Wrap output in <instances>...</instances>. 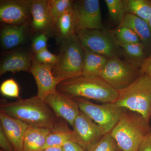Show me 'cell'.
<instances>
[{
	"instance_id": "f1b7e54d",
	"label": "cell",
	"mask_w": 151,
	"mask_h": 151,
	"mask_svg": "<svg viewBox=\"0 0 151 151\" xmlns=\"http://www.w3.org/2000/svg\"><path fill=\"white\" fill-rule=\"evenodd\" d=\"M0 91L2 95L6 97L18 98L19 96L18 84L13 78L4 81L0 86Z\"/></svg>"
},
{
	"instance_id": "e0dca14e",
	"label": "cell",
	"mask_w": 151,
	"mask_h": 151,
	"mask_svg": "<svg viewBox=\"0 0 151 151\" xmlns=\"http://www.w3.org/2000/svg\"><path fill=\"white\" fill-rule=\"evenodd\" d=\"M119 26L132 29L139 38L144 47L151 46V30L146 21L132 14H127Z\"/></svg>"
},
{
	"instance_id": "8992f818",
	"label": "cell",
	"mask_w": 151,
	"mask_h": 151,
	"mask_svg": "<svg viewBox=\"0 0 151 151\" xmlns=\"http://www.w3.org/2000/svg\"><path fill=\"white\" fill-rule=\"evenodd\" d=\"M141 75L140 68L116 55L108 58L100 77L116 90L129 86Z\"/></svg>"
},
{
	"instance_id": "74e56055",
	"label": "cell",
	"mask_w": 151,
	"mask_h": 151,
	"mask_svg": "<svg viewBox=\"0 0 151 151\" xmlns=\"http://www.w3.org/2000/svg\"><path fill=\"white\" fill-rule=\"evenodd\" d=\"M150 118H151V106L150 109Z\"/></svg>"
},
{
	"instance_id": "f35d334b",
	"label": "cell",
	"mask_w": 151,
	"mask_h": 151,
	"mask_svg": "<svg viewBox=\"0 0 151 151\" xmlns=\"http://www.w3.org/2000/svg\"><path fill=\"white\" fill-rule=\"evenodd\" d=\"M0 151H3V150H1Z\"/></svg>"
},
{
	"instance_id": "4dcf8cb0",
	"label": "cell",
	"mask_w": 151,
	"mask_h": 151,
	"mask_svg": "<svg viewBox=\"0 0 151 151\" xmlns=\"http://www.w3.org/2000/svg\"><path fill=\"white\" fill-rule=\"evenodd\" d=\"M47 38L45 33H41L36 37L32 41V48L35 54L47 48Z\"/></svg>"
},
{
	"instance_id": "2e32d148",
	"label": "cell",
	"mask_w": 151,
	"mask_h": 151,
	"mask_svg": "<svg viewBox=\"0 0 151 151\" xmlns=\"http://www.w3.org/2000/svg\"><path fill=\"white\" fill-rule=\"evenodd\" d=\"M51 130L29 127L24 138L23 151H42L44 149L47 138Z\"/></svg>"
},
{
	"instance_id": "f546056e",
	"label": "cell",
	"mask_w": 151,
	"mask_h": 151,
	"mask_svg": "<svg viewBox=\"0 0 151 151\" xmlns=\"http://www.w3.org/2000/svg\"><path fill=\"white\" fill-rule=\"evenodd\" d=\"M35 59L41 63L55 65L58 60V55L52 54L47 48L35 54Z\"/></svg>"
},
{
	"instance_id": "d4e9b609",
	"label": "cell",
	"mask_w": 151,
	"mask_h": 151,
	"mask_svg": "<svg viewBox=\"0 0 151 151\" xmlns=\"http://www.w3.org/2000/svg\"><path fill=\"white\" fill-rule=\"evenodd\" d=\"M108 13L112 19L119 25L126 14L123 0H105Z\"/></svg>"
},
{
	"instance_id": "52a82bcc",
	"label": "cell",
	"mask_w": 151,
	"mask_h": 151,
	"mask_svg": "<svg viewBox=\"0 0 151 151\" xmlns=\"http://www.w3.org/2000/svg\"><path fill=\"white\" fill-rule=\"evenodd\" d=\"M74 98L78 103L80 111L96 123L104 135L111 133L119 122L124 111V108L119 107L115 103L97 105L81 97Z\"/></svg>"
},
{
	"instance_id": "4316f807",
	"label": "cell",
	"mask_w": 151,
	"mask_h": 151,
	"mask_svg": "<svg viewBox=\"0 0 151 151\" xmlns=\"http://www.w3.org/2000/svg\"><path fill=\"white\" fill-rule=\"evenodd\" d=\"M113 35V40L123 43H142L138 35L132 29L127 27L119 26L114 31Z\"/></svg>"
},
{
	"instance_id": "9a60e30c",
	"label": "cell",
	"mask_w": 151,
	"mask_h": 151,
	"mask_svg": "<svg viewBox=\"0 0 151 151\" xmlns=\"http://www.w3.org/2000/svg\"><path fill=\"white\" fill-rule=\"evenodd\" d=\"M32 62L25 52H16L9 55L3 60L0 66V76L8 72L15 73L21 71L30 72Z\"/></svg>"
},
{
	"instance_id": "e575fe53",
	"label": "cell",
	"mask_w": 151,
	"mask_h": 151,
	"mask_svg": "<svg viewBox=\"0 0 151 151\" xmlns=\"http://www.w3.org/2000/svg\"><path fill=\"white\" fill-rule=\"evenodd\" d=\"M137 151H151V133L141 143Z\"/></svg>"
},
{
	"instance_id": "277c9868",
	"label": "cell",
	"mask_w": 151,
	"mask_h": 151,
	"mask_svg": "<svg viewBox=\"0 0 151 151\" xmlns=\"http://www.w3.org/2000/svg\"><path fill=\"white\" fill-rule=\"evenodd\" d=\"M117 91L118 97L115 102L116 105L140 114L149 122L151 106V76L141 74L129 86Z\"/></svg>"
},
{
	"instance_id": "d590c367",
	"label": "cell",
	"mask_w": 151,
	"mask_h": 151,
	"mask_svg": "<svg viewBox=\"0 0 151 151\" xmlns=\"http://www.w3.org/2000/svg\"><path fill=\"white\" fill-rule=\"evenodd\" d=\"M42 151H64L63 146L49 147L44 149Z\"/></svg>"
},
{
	"instance_id": "d6a6232c",
	"label": "cell",
	"mask_w": 151,
	"mask_h": 151,
	"mask_svg": "<svg viewBox=\"0 0 151 151\" xmlns=\"http://www.w3.org/2000/svg\"><path fill=\"white\" fill-rule=\"evenodd\" d=\"M141 74H147L151 76V53L143 60L140 68Z\"/></svg>"
},
{
	"instance_id": "ac0fdd59",
	"label": "cell",
	"mask_w": 151,
	"mask_h": 151,
	"mask_svg": "<svg viewBox=\"0 0 151 151\" xmlns=\"http://www.w3.org/2000/svg\"><path fill=\"white\" fill-rule=\"evenodd\" d=\"M32 25L37 31H42L51 25L47 9V0H32L30 7Z\"/></svg>"
},
{
	"instance_id": "cb8c5ba5",
	"label": "cell",
	"mask_w": 151,
	"mask_h": 151,
	"mask_svg": "<svg viewBox=\"0 0 151 151\" xmlns=\"http://www.w3.org/2000/svg\"><path fill=\"white\" fill-rule=\"evenodd\" d=\"M73 1L70 0H47V9L51 25L55 24L60 16L72 8Z\"/></svg>"
},
{
	"instance_id": "7c38bea8",
	"label": "cell",
	"mask_w": 151,
	"mask_h": 151,
	"mask_svg": "<svg viewBox=\"0 0 151 151\" xmlns=\"http://www.w3.org/2000/svg\"><path fill=\"white\" fill-rule=\"evenodd\" d=\"M45 101L57 116L72 127L80 112L78 103L74 97L57 90L49 94Z\"/></svg>"
},
{
	"instance_id": "5bb4252c",
	"label": "cell",
	"mask_w": 151,
	"mask_h": 151,
	"mask_svg": "<svg viewBox=\"0 0 151 151\" xmlns=\"http://www.w3.org/2000/svg\"><path fill=\"white\" fill-rule=\"evenodd\" d=\"M0 122L1 127L11 142L14 151H23L24 138L29 126L24 122L1 111Z\"/></svg>"
},
{
	"instance_id": "5b68a950",
	"label": "cell",
	"mask_w": 151,
	"mask_h": 151,
	"mask_svg": "<svg viewBox=\"0 0 151 151\" xmlns=\"http://www.w3.org/2000/svg\"><path fill=\"white\" fill-rule=\"evenodd\" d=\"M84 50L76 34L62 41L53 73L60 82L82 75Z\"/></svg>"
},
{
	"instance_id": "d6986e66",
	"label": "cell",
	"mask_w": 151,
	"mask_h": 151,
	"mask_svg": "<svg viewBox=\"0 0 151 151\" xmlns=\"http://www.w3.org/2000/svg\"><path fill=\"white\" fill-rule=\"evenodd\" d=\"M83 47L84 55L82 76L100 77L101 72L109 58Z\"/></svg>"
},
{
	"instance_id": "8fae6325",
	"label": "cell",
	"mask_w": 151,
	"mask_h": 151,
	"mask_svg": "<svg viewBox=\"0 0 151 151\" xmlns=\"http://www.w3.org/2000/svg\"><path fill=\"white\" fill-rule=\"evenodd\" d=\"M54 65L45 64L33 60L30 72L33 76L37 87V96L45 100L49 94L57 91L60 83L53 73Z\"/></svg>"
},
{
	"instance_id": "83f0119b",
	"label": "cell",
	"mask_w": 151,
	"mask_h": 151,
	"mask_svg": "<svg viewBox=\"0 0 151 151\" xmlns=\"http://www.w3.org/2000/svg\"><path fill=\"white\" fill-rule=\"evenodd\" d=\"M114 42L116 44L121 47L130 57L140 60L145 57V47L142 44L125 43L115 40H114Z\"/></svg>"
},
{
	"instance_id": "3957f363",
	"label": "cell",
	"mask_w": 151,
	"mask_h": 151,
	"mask_svg": "<svg viewBox=\"0 0 151 151\" xmlns=\"http://www.w3.org/2000/svg\"><path fill=\"white\" fill-rule=\"evenodd\" d=\"M151 131L149 122L142 115L126 109L110 134L123 151H137Z\"/></svg>"
},
{
	"instance_id": "9c48e42d",
	"label": "cell",
	"mask_w": 151,
	"mask_h": 151,
	"mask_svg": "<svg viewBox=\"0 0 151 151\" xmlns=\"http://www.w3.org/2000/svg\"><path fill=\"white\" fill-rule=\"evenodd\" d=\"M76 34L82 46L88 50L108 58L116 55L115 43L100 30H82Z\"/></svg>"
},
{
	"instance_id": "ba28073f",
	"label": "cell",
	"mask_w": 151,
	"mask_h": 151,
	"mask_svg": "<svg viewBox=\"0 0 151 151\" xmlns=\"http://www.w3.org/2000/svg\"><path fill=\"white\" fill-rule=\"evenodd\" d=\"M72 9L75 20L76 33L82 30H100L103 28L100 1H75L73 2Z\"/></svg>"
},
{
	"instance_id": "ffe728a7",
	"label": "cell",
	"mask_w": 151,
	"mask_h": 151,
	"mask_svg": "<svg viewBox=\"0 0 151 151\" xmlns=\"http://www.w3.org/2000/svg\"><path fill=\"white\" fill-rule=\"evenodd\" d=\"M24 25H8L1 32V42L4 49H11L21 44L24 40Z\"/></svg>"
},
{
	"instance_id": "4fadbf2b",
	"label": "cell",
	"mask_w": 151,
	"mask_h": 151,
	"mask_svg": "<svg viewBox=\"0 0 151 151\" xmlns=\"http://www.w3.org/2000/svg\"><path fill=\"white\" fill-rule=\"evenodd\" d=\"M32 1L8 0L0 3V20L8 25H20L30 13Z\"/></svg>"
},
{
	"instance_id": "44dd1931",
	"label": "cell",
	"mask_w": 151,
	"mask_h": 151,
	"mask_svg": "<svg viewBox=\"0 0 151 151\" xmlns=\"http://www.w3.org/2000/svg\"><path fill=\"white\" fill-rule=\"evenodd\" d=\"M68 124L52 131L47 138L44 149L55 146H63L69 142L78 143L73 130L70 129Z\"/></svg>"
},
{
	"instance_id": "7a4b0ae2",
	"label": "cell",
	"mask_w": 151,
	"mask_h": 151,
	"mask_svg": "<svg viewBox=\"0 0 151 151\" xmlns=\"http://www.w3.org/2000/svg\"><path fill=\"white\" fill-rule=\"evenodd\" d=\"M57 90L72 97H81L103 103H115L118 91L100 78L81 76L60 82Z\"/></svg>"
},
{
	"instance_id": "6da1fadb",
	"label": "cell",
	"mask_w": 151,
	"mask_h": 151,
	"mask_svg": "<svg viewBox=\"0 0 151 151\" xmlns=\"http://www.w3.org/2000/svg\"><path fill=\"white\" fill-rule=\"evenodd\" d=\"M1 111L24 122L30 127L52 131L67 122L58 117L45 100L37 96L10 102L1 100Z\"/></svg>"
},
{
	"instance_id": "1f68e13d",
	"label": "cell",
	"mask_w": 151,
	"mask_h": 151,
	"mask_svg": "<svg viewBox=\"0 0 151 151\" xmlns=\"http://www.w3.org/2000/svg\"><path fill=\"white\" fill-rule=\"evenodd\" d=\"M0 146L4 151H14L11 142L0 127Z\"/></svg>"
},
{
	"instance_id": "603a6c76",
	"label": "cell",
	"mask_w": 151,
	"mask_h": 151,
	"mask_svg": "<svg viewBox=\"0 0 151 151\" xmlns=\"http://www.w3.org/2000/svg\"><path fill=\"white\" fill-rule=\"evenodd\" d=\"M126 14H131L147 22L151 16V1L123 0Z\"/></svg>"
},
{
	"instance_id": "484cf974",
	"label": "cell",
	"mask_w": 151,
	"mask_h": 151,
	"mask_svg": "<svg viewBox=\"0 0 151 151\" xmlns=\"http://www.w3.org/2000/svg\"><path fill=\"white\" fill-rule=\"evenodd\" d=\"M87 151H123L110 133L106 134Z\"/></svg>"
},
{
	"instance_id": "7402d4cb",
	"label": "cell",
	"mask_w": 151,
	"mask_h": 151,
	"mask_svg": "<svg viewBox=\"0 0 151 151\" xmlns=\"http://www.w3.org/2000/svg\"><path fill=\"white\" fill-rule=\"evenodd\" d=\"M60 40L64 41L76 34L75 20L72 9L63 14L57 20L55 23Z\"/></svg>"
},
{
	"instance_id": "30bf717a",
	"label": "cell",
	"mask_w": 151,
	"mask_h": 151,
	"mask_svg": "<svg viewBox=\"0 0 151 151\" xmlns=\"http://www.w3.org/2000/svg\"><path fill=\"white\" fill-rule=\"evenodd\" d=\"M72 127L78 144L87 151L105 135L100 127L81 111L74 120Z\"/></svg>"
},
{
	"instance_id": "836d02e7",
	"label": "cell",
	"mask_w": 151,
	"mask_h": 151,
	"mask_svg": "<svg viewBox=\"0 0 151 151\" xmlns=\"http://www.w3.org/2000/svg\"><path fill=\"white\" fill-rule=\"evenodd\" d=\"M64 151H87L78 143L69 142L63 145Z\"/></svg>"
},
{
	"instance_id": "8d00e7d4",
	"label": "cell",
	"mask_w": 151,
	"mask_h": 151,
	"mask_svg": "<svg viewBox=\"0 0 151 151\" xmlns=\"http://www.w3.org/2000/svg\"><path fill=\"white\" fill-rule=\"evenodd\" d=\"M149 27H150V28L151 30V16L150 19H149L147 21Z\"/></svg>"
}]
</instances>
